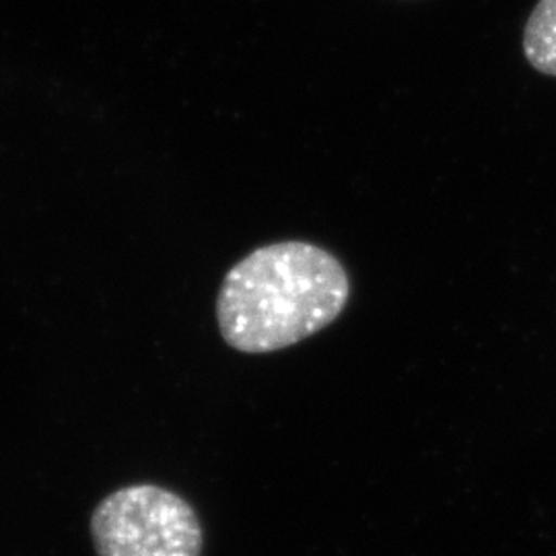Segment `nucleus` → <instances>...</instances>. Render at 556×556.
I'll list each match as a JSON object with an SVG mask.
<instances>
[{
	"label": "nucleus",
	"instance_id": "f257e3e1",
	"mask_svg": "<svg viewBox=\"0 0 556 556\" xmlns=\"http://www.w3.org/2000/svg\"><path fill=\"white\" fill-rule=\"evenodd\" d=\"M351 299V277L328 250L307 241L256 248L223 278L217 324L245 355L295 346L334 324Z\"/></svg>",
	"mask_w": 556,
	"mask_h": 556
},
{
	"label": "nucleus",
	"instance_id": "f03ea898",
	"mask_svg": "<svg viewBox=\"0 0 556 556\" xmlns=\"http://www.w3.org/2000/svg\"><path fill=\"white\" fill-rule=\"evenodd\" d=\"M98 556H202L194 507L160 484H130L101 498L91 516Z\"/></svg>",
	"mask_w": 556,
	"mask_h": 556
},
{
	"label": "nucleus",
	"instance_id": "7ed1b4c3",
	"mask_svg": "<svg viewBox=\"0 0 556 556\" xmlns=\"http://www.w3.org/2000/svg\"><path fill=\"white\" fill-rule=\"evenodd\" d=\"M523 56L546 77H556V0H538L523 27Z\"/></svg>",
	"mask_w": 556,
	"mask_h": 556
}]
</instances>
